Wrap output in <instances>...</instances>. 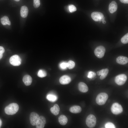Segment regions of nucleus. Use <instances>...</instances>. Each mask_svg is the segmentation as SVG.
I'll return each instance as SVG.
<instances>
[{
	"label": "nucleus",
	"mask_w": 128,
	"mask_h": 128,
	"mask_svg": "<svg viewBox=\"0 0 128 128\" xmlns=\"http://www.w3.org/2000/svg\"><path fill=\"white\" fill-rule=\"evenodd\" d=\"M18 109V105L15 103H13L9 104L5 108V111L7 114L12 115L15 114Z\"/></svg>",
	"instance_id": "1"
},
{
	"label": "nucleus",
	"mask_w": 128,
	"mask_h": 128,
	"mask_svg": "<svg viewBox=\"0 0 128 128\" xmlns=\"http://www.w3.org/2000/svg\"><path fill=\"white\" fill-rule=\"evenodd\" d=\"M108 98V95L105 92H101L99 94L96 98V103L100 105H104Z\"/></svg>",
	"instance_id": "2"
},
{
	"label": "nucleus",
	"mask_w": 128,
	"mask_h": 128,
	"mask_svg": "<svg viewBox=\"0 0 128 128\" xmlns=\"http://www.w3.org/2000/svg\"><path fill=\"white\" fill-rule=\"evenodd\" d=\"M86 122L87 126L89 128H93L96 123V119L94 115L90 114L87 117Z\"/></svg>",
	"instance_id": "3"
},
{
	"label": "nucleus",
	"mask_w": 128,
	"mask_h": 128,
	"mask_svg": "<svg viewBox=\"0 0 128 128\" xmlns=\"http://www.w3.org/2000/svg\"><path fill=\"white\" fill-rule=\"evenodd\" d=\"M111 109L112 113L115 115H118L121 114L123 111L122 106L116 102L114 103L112 105Z\"/></svg>",
	"instance_id": "4"
},
{
	"label": "nucleus",
	"mask_w": 128,
	"mask_h": 128,
	"mask_svg": "<svg viewBox=\"0 0 128 128\" xmlns=\"http://www.w3.org/2000/svg\"><path fill=\"white\" fill-rule=\"evenodd\" d=\"M127 79V77L124 74H121L116 76L115 79V83L118 85L121 86L123 85Z\"/></svg>",
	"instance_id": "5"
},
{
	"label": "nucleus",
	"mask_w": 128,
	"mask_h": 128,
	"mask_svg": "<svg viewBox=\"0 0 128 128\" xmlns=\"http://www.w3.org/2000/svg\"><path fill=\"white\" fill-rule=\"evenodd\" d=\"M105 51V49L104 47L102 46H100L96 48L94 51V53L96 57L100 58L104 56Z\"/></svg>",
	"instance_id": "6"
},
{
	"label": "nucleus",
	"mask_w": 128,
	"mask_h": 128,
	"mask_svg": "<svg viewBox=\"0 0 128 128\" xmlns=\"http://www.w3.org/2000/svg\"><path fill=\"white\" fill-rule=\"evenodd\" d=\"M9 62L11 64L14 66H18L21 64V60L18 55H14L10 57Z\"/></svg>",
	"instance_id": "7"
},
{
	"label": "nucleus",
	"mask_w": 128,
	"mask_h": 128,
	"mask_svg": "<svg viewBox=\"0 0 128 128\" xmlns=\"http://www.w3.org/2000/svg\"><path fill=\"white\" fill-rule=\"evenodd\" d=\"M39 118V115L37 113L32 112L30 115V120L31 124L33 126L36 125Z\"/></svg>",
	"instance_id": "8"
},
{
	"label": "nucleus",
	"mask_w": 128,
	"mask_h": 128,
	"mask_svg": "<svg viewBox=\"0 0 128 128\" xmlns=\"http://www.w3.org/2000/svg\"><path fill=\"white\" fill-rule=\"evenodd\" d=\"M91 16L94 21H102L104 17V15L101 12H95L92 13Z\"/></svg>",
	"instance_id": "9"
},
{
	"label": "nucleus",
	"mask_w": 128,
	"mask_h": 128,
	"mask_svg": "<svg viewBox=\"0 0 128 128\" xmlns=\"http://www.w3.org/2000/svg\"><path fill=\"white\" fill-rule=\"evenodd\" d=\"M46 123V120L45 117L43 116H41L39 117V120L36 125V128H44Z\"/></svg>",
	"instance_id": "10"
},
{
	"label": "nucleus",
	"mask_w": 128,
	"mask_h": 128,
	"mask_svg": "<svg viewBox=\"0 0 128 128\" xmlns=\"http://www.w3.org/2000/svg\"><path fill=\"white\" fill-rule=\"evenodd\" d=\"M109 69L107 68L102 69L97 71V75H101L100 78L101 80L104 79L107 76L109 72Z\"/></svg>",
	"instance_id": "11"
},
{
	"label": "nucleus",
	"mask_w": 128,
	"mask_h": 128,
	"mask_svg": "<svg viewBox=\"0 0 128 128\" xmlns=\"http://www.w3.org/2000/svg\"><path fill=\"white\" fill-rule=\"evenodd\" d=\"M71 81L70 78L68 76L64 75L62 76L60 78L59 81L60 83L63 85L69 84Z\"/></svg>",
	"instance_id": "12"
},
{
	"label": "nucleus",
	"mask_w": 128,
	"mask_h": 128,
	"mask_svg": "<svg viewBox=\"0 0 128 128\" xmlns=\"http://www.w3.org/2000/svg\"><path fill=\"white\" fill-rule=\"evenodd\" d=\"M116 60L118 63L120 64L124 65L128 63V59L126 57L120 56L117 58Z\"/></svg>",
	"instance_id": "13"
},
{
	"label": "nucleus",
	"mask_w": 128,
	"mask_h": 128,
	"mask_svg": "<svg viewBox=\"0 0 128 128\" xmlns=\"http://www.w3.org/2000/svg\"><path fill=\"white\" fill-rule=\"evenodd\" d=\"M78 88L80 91L83 93L87 92L88 90L87 85L83 82H80L78 83Z\"/></svg>",
	"instance_id": "14"
},
{
	"label": "nucleus",
	"mask_w": 128,
	"mask_h": 128,
	"mask_svg": "<svg viewBox=\"0 0 128 128\" xmlns=\"http://www.w3.org/2000/svg\"><path fill=\"white\" fill-rule=\"evenodd\" d=\"M117 7L116 3L114 1H113L109 4V11L110 13H113L116 11Z\"/></svg>",
	"instance_id": "15"
},
{
	"label": "nucleus",
	"mask_w": 128,
	"mask_h": 128,
	"mask_svg": "<svg viewBox=\"0 0 128 128\" xmlns=\"http://www.w3.org/2000/svg\"><path fill=\"white\" fill-rule=\"evenodd\" d=\"M23 80L25 85L26 86H28L31 84L32 82V78L30 75H26L23 77Z\"/></svg>",
	"instance_id": "16"
},
{
	"label": "nucleus",
	"mask_w": 128,
	"mask_h": 128,
	"mask_svg": "<svg viewBox=\"0 0 128 128\" xmlns=\"http://www.w3.org/2000/svg\"><path fill=\"white\" fill-rule=\"evenodd\" d=\"M28 10L27 7L25 6H22L20 9V14L22 17L25 18L27 17Z\"/></svg>",
	"instance_id": "17"
},
{
	"label": "nucleus",
	"mask_w": 128,
	"mask_h": 128,
	"mask_svg": "<svg viewBox=\"0 0 128 128\" xmlns=\"http://www.w3.org/2000/svg\"><path fill=\"white\" fill-rule=\"evenodd\" d=\"M82 111L81 107L78 105H74L71 106L69 109L70 112L73 113H80Z\"/></svg>",
	"instance_id": "18"
},
{
	"label": "nucleus",
	"mask_w": 128,
	"mask_h": 128,
	"mask_svg": "<svg viewBox=\"0 0 128 128\" xmlns=\"http://www.w3.org/2000/svg\"><path fill=\"white\" fill-rule=\"evenodd\" d=\"M51 112L55 115H58L59 112L60 108L57 104H55L53 107H51L50 109Z\"/></svg>",
	"instance_id": "19"
},
{
	"label": "nucleus",
	"mask_w": 128,
	"mask_h": 128,
	"mask_svg": "<svg viewBox=\"0 0 128 128\" xmlns=\"http://www.w3.org/2000/svg\"><path fill=\"white\" fill-rule=\"evenodd\" d=\"M58 119L60 124L63 125H66L68 121L67 118L63 115H61L58 118Z\"/></svg>",
	"instance_id": "20"
},
{
	"label": "nucleus",
	"mask_w": 128,
	"mask_h": 128,
	"mask_svg": "<svg viewBox=\"0 0 128 128\" xmlns=\"http://www.w3.org/2000/svg\"><path fill=\"white\" fill-rule=\"evenodd\" d=\"M1 23L3 25L8 24L10 25L11 24L10 21L9 20L8 17L7 16H4L0 19Z\"/></svg>",
	"instance_id": "21"
},
{
	"label": "nucleus",
	"mask_w": 128,
	"mask_h": 128,
	"mask_svg": "<svg viewBox=\"0 0 128 128\" xmlns=\"http://www.w3.org/2000/svg\"><path fill=\"white\" fill-rule=\"evenodd\" d=\"M46 98L49 101L53 102H55L57 99V97L55 95L51 94L48 95Z\"/></svg>",
	"instance_id": "22"
},
{
	"label": "nucleus",
	"mask_w": 128,
	"mask_h": 128,
	"mask_svg": "<svg viewBox=\"0 0 128 128\" xmlns=\"http://www.w3.org/2000/svg\"><path fill=\"white\" fill-rule=\"evenodd\" d=\"M47 75V73L46 71L43 70H39L37 73L38 76L40 78H43L46 77Z\"/></svg>",
	"instance_id": "23"
},
{
	"label": "nucleus",
	"mask_w": 128,
	"mask_h": 128,
	"mask_svg": "<svg viewBox=\"0 0 128 128\" xmlns=\"http://www.w3.org/2000/svg\"><path fill=\"white\" fill-rule=\"evenodd\" d=\"M121 42L124 44H127L128 42V33H127L121 39Z\"/></svg>",
	"instance_id": "24"
},
{
	"label": "nucleus",
	"mask_w": 128,
	"mask_h": 128,
	"mask_svg": "<svg viewBox=\"0 0 128 128\" xmlns=\"http://www.w3.org/2000/svg\"><path fill=\"white\" fill-rule=\"evenodd\" d=\"M67 10L70 13H73L76 11L77 10V9L76 7L74 5H69L68 6Z\"/></svg>",
	"instance_id": "25"
},
{
	"label": "nucleus",
	"mask_w": 128,
	"mask_h": 128,
	"mask_svg": "<svg viewBox=\"0 0 128 128\" xmlns=\"http://www.w3.org/2000/svg\"><path fill=\"white\" fill-rule=\"evenodd\" d=\"M67 67L69 69H72L75 66V63L74 62L71 60L67 62Z\"/></svg>",
	"instance_id": "26"
},
{
	"label": "nucleus",
	"mask_w": 128,
	"mask_h": 128,
	"mask_svg": "<svg viewBox=\"0 0 128 128\" xmlns=\"http://www.w3.org/2000/svg\"><path fill=\"white\" fill-rule=\"evenodd\" d=\"M59 66L60 68L61 69H65L67 68V62H62L60 64Z\"/></svg>",
	"instance_id": "27"
},
{
	"label": "nucleus",
	"mask_w": 128,
	"mask_h": 128,
	"mask_svg": "<svg viewBox=\"0 0 128 128\" xmlns=\"http://www.w3.org/2000/svg\"><path fill=\"white\" fill-rule=\"evenodd\" d=\"M33 6L35 8L38 7L40 5V0H33Z\"/></svg>",
	"instance_id": "28"
},
{
	"label": "nucleus",
	"mask_w": 128,
	"mask_h": 128,
	"mask_svg": "<svg viewBox=\"0 0 128 128\" xmlns=\"http://www.w3.org/2000/svg\"><path fill=\"white\" fill-rule=\"evenodd\" d=\"M106 128H115V127L114 124L111 122H108L106 123L105 125Z\"/></svg>",
	"instance_id": "29"
},
{
	"label": "nucleus",
	"mask_w": 128,
	"mask_h": 128,
	"mask_svg": "<svg viewBox=\"0 0 128 128\" xmlns=\"http://www.w3.org/2000/svg\"><path fill=\"white\" fill-rule=\"evenodd\" d=\"M96 75V74L95 72L90 71L88 73L87 77L88 78H92L95 77Z\"/></svg>",
	"instance_id": "30"
},
{
	"label": "nucleus",
	"mask_w": 128,
	"mask_h": 128,
	"mask_svg": "<svg viewBox=\"0 0 128 128\" xmlns=\"http://www.w3.org/2000/svg\"><path fill=\"white\" fill-rule=\"evenodd\" d=\"M5 51L4 48L2 46H0V53L3 54Z\"/></svg>",
	"instance_id": "31"
},
{
	"label": "nucleus",
	"mask_w": 128,
	"mask_h": 128,
	"mask_svg": "<svg viewBox=\"0 0 128 128\" xmlns=\"http://www.w3.org/2000/svg\"><path fill=\"white\" fill-rule=\"evenodd\" d=\"M121 2L125 4L128 3V0H120Z\"/></svg>",
	"instance_id": "32"
},
{
	"label": "nucleus",
	"mask_w": 128,
	"mask_h": 128,
	"mask_svg": "<svg viewBox=\"0 0 128 128\" xmlns=\"http://www.w3.org/2000/svg\"><path fill=\"white\" fill-rule=\"evenodd\" d=\"M3 54L0 53V59H1L3 57Z\"/></svg>",
	"instance_id": "33"
},
{
	"label": "nucleus",
	"mask_w": 128,
	"mask_h": 128,
	"mask_svg": "<svg viewBox=\"0 0 128 128\" xmlns=\"http://www.w3.org/2000/svg\"><path fill=\"white\" fill-rule=\"evenodd\" d=\"M2 124V122L1 120L0 119V128L1 127Z\"/></svg>",
	"instance_id": "34"
},
{
	"label": "nucleus",
	"mask_w": 128,
	"mask_h": 128,
	"mask_svg": "<svg viewBox=\"0 0 128 128\" xmlns=\"http://www.w3.org/2000/svg\"><path fill=\"white\" fill-rule=\"evenodd\" d=\"M102 22L104 24H105L106 23V21L104 20H102Z\"/></svg>",
	"instance_id": "35"
},
{
	"label": "nucleus",
	"mask_w": 128,
	"mask_h": 128,
	"mask_svg": "<svg viewBox=\"0 0 128 128\" xmlns=\"http://www.w3.org/2000/svg\"><path fill=\"white\" fill-rule=\"evenodd\" d=\"M14 0V1H15L18 2V1H19L20 0Z\"/></svg>",
	"instance_id": "36"
}]
</instances>
